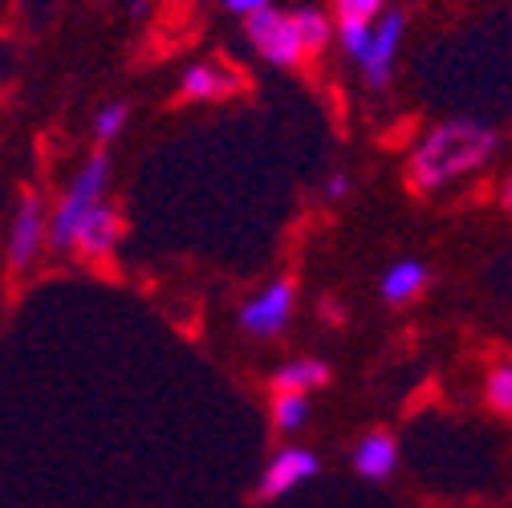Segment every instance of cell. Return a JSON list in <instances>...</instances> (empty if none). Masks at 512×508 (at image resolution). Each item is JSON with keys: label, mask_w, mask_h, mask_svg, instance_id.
Listing matches in <instances>:
<instances>
[{"label": "cell", "mask_w": 512, "mask_h": 508, "mask_svg": "<svg viewBox=\"0 0 512 508\" xmlns=\"http://www.w3.org/2000/svg\"><path fill=\"white\" fill-rule=\"evenodd\" d=\"M118 216L106 208V204H98L86 220H82V228H78V240H74V248H82L86 257H106V252L114 248V240H118Z\"/></svg>", "instance_id": "9"}, {"label": "cell", "mask_w": 512, "mask_h": 508, "mask_svg": "<svg viewBox=\"0 0 512 508\" xmlns=\"http://www.w3.org/2000/svg\"><path fill=\"white\" fill-rule=\"evenodd\" d=\"M224 9L228 13H240V17H252V13L269 9V0H224Z\"/></svg>", "instance_id": "19"}, {"label": "cell", "mask_w": 512, "mask_h": 508, "mask_svg": "<svg viewBox=\"0 0 512 508\" xmlns=\"http://www.w3.org/2000/svg\"><path fill=\"white\" fill-rule=\"evenodd\" d=\"M45 240V212H41V200L29 196L17 212V224H13V240H9V257L17 269H25L33 257H37V248Z\"/></svg>", "instance_id": "8"}, {"label": "cell", "mask_w": 512, "mask_h": 508, "mask_svg": "<svg viewBox=\"0 0 512 508\" xmlns=\"http://www.w3.org/2000/svg\"><path fill=\"white\" fill-rule=\"evenodd\" d=\"M273 419H277L281 431L305 427V419H309V399H305V391H281L277 403H273Z\"/></svg>", "instance_id": "14"}, {"label": "cell", "mask_w": 512, "mask_h": 508, "mask_svg": "<svg viewBox=\"0 0 512 508\" xmlns=\"http://www.w3.org/2000/svg\"><path fill=\"white\" fill-rule=\"evenodd\" d=\"M427 285V269L419 261H395L382 277V297L387 301H411Z\"/></svg>", "instance_id": "11"}, {"label": "cell", "mask_w": 512, "mask_h": 508, "mask_svg": "<svg viewBox=\"0 0 512 508\" xmlns=\"http://www.w3.org/2000/svg\"><path fill=\"white\" fill-rule=\"evenodd\" d=\"M496 155V131L472 118H452L427 131L411 151V183L419 192H443Z\"/></svg>", "instance_id": "1"}, {"label": "cell", "mask_w": 512, "mask_h": 508, "mask_svg": "<svg viewBox=\"0 0 512 508\" xmlns=\"http://www.w3.org/2000/svg\"><path fill=\"white\" fill-rule=\"evenodd\" d=\"M370 33H374V25H366V21H342L338 25V41L354 61H362V53L370 49Z\"/></svg>", "instance_id": "16"}, {"label": "cell", "mask_w": 512, "mask_h": 508, "mask_svg": "<svg viewBox=\"0 0 512 508\" xmlns=\"http://www.w3.org/2000/svg\"><path fill=\"white\" fill-rule=\"evenodd\" d=\"M326 196L330 200H346L350 196V175H330L326 179Z\"/></svg>", "instance_id": "20"}, {"label": "cell", "mask_w": 512, "mask_h": 508, "mask_svg": "<svg viewBox=\"0 0 512 508\" xmlns=\"http://www.w3.org/2000/svg\"><path fill=\"white\" fill-rule=\"evenodd\" d=\"M330 383V370L326 362H317V358H301V362H289L273 374V387L277 391H313V387H322Z\"/></svg>", "instance_id": "10"}, {"label": "cell", "mask_w": 512, "mask_h": 508, "mask_svg": "<svg viewBox=\"0 0 512 508\" xmlns=\"http://www.w3.org/2000/svg\"><path fill=\"white\" fill-rule=\"evenodd\" d=\"M248 41L256 45V53H265V61H273V66H297L309 53L297 33V21L277 9H261L248 17Z\"/></svg>", "instance_id": "3"}, {"label": "cell", "mask_w": 512, "mask_h": 508, "mask_svg": "<svg viewBox=\"0 0 512 508\" xmlns=\"http://www.w3.org/2000/svg\"><path fill=\"white\" fill-rule=\"evenodd\" d=\"M232 90V78H220L212 66H191L183 74V94L187 98H220Z\"/></svg>", "instance_id": "12"}, {"label": "cell", "mask_w": 512, "mask_h": 508, "mask_svg": "<svg viewBox=\"0 0 512 508\" xmlns=\"http://www.w3.org/2000/svg\"><path fill=\"white\" fill-rule=\"evenodd\" d=\"M403 29H407V17H403L399 9L382 13V17L374 21L370 49H366L362 61H358L362 78H366L370 90H387V82H391V74H395V53H399V45H403Z\"/></svg>", "instance_id": "4"}, {"label": "cell", "mask_w": 512, "mask_h": 508, "mask_svg": "<svg viewBox=\"0 0 512 508\" xmlns=\"http://www.w3.org/2000/svg\"><path fill=\"white\" fill-rule=\"evenodd\" d=\"M293 21H297V33H301V41H305L309 53H313V49H322V45L330 41V17H326V13H317V9H297Z\"/></svg>", "instance_id": "15"}, {"label": "cell", "mask_w": 512, "mask_h": 508, "mask_svg": "<svg viewBox=\"0 0 512 508\" xmlns=\"http://www.w3.org/2000/svg\"><path fill=\"white\" fill-rule=\"evenodd\" d=\"M500 200H504V204H508V208H512V175H508V179H504V183H500Z\"/></svg>", "instance_id": "21"}, {"label": "cell", "mask_w": 512, "mask_h": 508, "mask_svg": "<svg viewBox=\"0 0 512 508\" xmlns=\"http://www.w3.org/2000/svg\"><path fill=\"white\" fill-rule=\"evenodd\" d=\"M106 183H110V159H106V155L86 159V167L74 175L70 192L61 196V204H57V212H53V224H49V240H53V248H70V244L78 240L82 220L102 204Z\"/></svg>", "instance_id": "2"}, {"label": "cell", "mask_w": 512, "mask_h": 508, "mask_svg": "<svg viewBox=\"0 0 512 508\" xmlns=\"http://www.w3.org/2000/svg\"><path fill=\"white\" fill-rule=\"evenodd\" d=\"M293 313V285L289 281H273L256 301H248L240 309V322L252 338H269V334H281L285 322Z\"/></svg>", "instance_id": "5"}, {"label": "cell", "mask_w": 512, "mask_h": 508, "mask_svg": "<svg viewBox=\"0 0 512 508\" xmlns=\"http://www.w3.org/2000/svg\"><path fill=\"white\" fill-rule=\"evenodd\" d=\"M382 13H387V0H338V17L342 21H366V25H374Z\"/></svg>", "instance_id": "17"}, {"label": "cell", "mask_w": 512, "mask_h": 508, "mask_svg": "<svg viewBox=\"0 0 512 508\" xmlns=\"http://www.w3.org/2000/svg\"><path fill=\"white\" fill-rule=\"evenodd\" d=\"M484 399H488L492 411L512 415V362H500V366L488 370V378H484Z\"/></svg>", "instance_id": "13"}, {"label": "cell", "mask_w": 512, "mask_h": 508, "mask_svg": "<svg viewBox=\"0 0 512 508\" xmlns=\"http://www.w3.org/2000/svg\"><path fill=\"white\" fill-rule=\"evenodd\" d=\"M399 468V443L387 431H370L354 448V472L366 480H387Z\"/></svg>", "instance_id": "7"}, {"label": "cell", "mask_w": 512, "mask_h": 508, "mask_svg": "<svg viewBox=\"0 0 512 508\" xmlns=\"http://www.w3.org/2000/svg\"><path fill=\"white\" fill-rule=\"evenodd\" d=\"M309 476H317V456L305 452V448H285V452H277L273 464L265 468V476H261V496H265V500L285 496L289 488H297V484L309 480Z\"/></svg>", "instance_id": "6"}, {"label": "cell", "mask_w": 512, "mask_h": 508, "mask_svg": "<svg viewBox=\"0 0 512 508\" xmlns=\"http://www.w3.org/2000/svg\"><path fill=\"white\" fill-rule=\"evenodd\" d=\"M122 126H126V106H122V102H110V106H102V110L94 114V135H98L102 143L118 139Z\"/></svg>", "instance_id": "18"}]
</instances>
